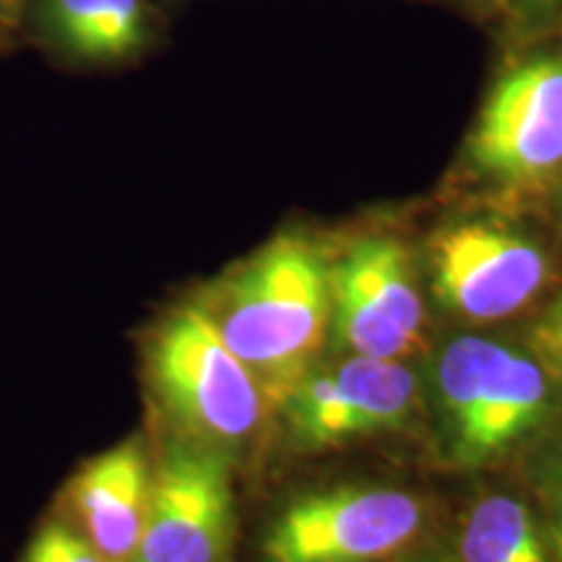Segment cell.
I'll use <instances>...</instances> for the list:
<instances>
[{"instance_id": "obj_1", "label": "cell", "mask_w": 562, "mask_h": 562, "mask_svg": "<svg viewBox=\"0 0 562 562\" xmlns=\"http://www.w3.org/2000/svg\"><path fill=\"white\" fill-rule=\"evenodd\" d=\"M195 300L266 402L284 404L331 326V266L318 245L281 235Z\"/></svg>"}, {"instance_id": "obj_2", "label": "cell", "mask_w": 562, "mask_h": 562, "mask_svg": "<svg viewBox=\"0 0 562 562\" xmlns=\"http://www.w3.org/2000/svg\"><path fill=\"white\" fill-rule=\"evenodd\" d=\"M146 385L170 435L232 461L261 430L266 396L199 300L175 305L144 341Z\"/></svg>"}, {"instance_id": "obj_3", "label": "cell", "mask_w": 562, "mask_h": 562, "mask_svg": "<svg viewBox=\"0 0 562 562\" xmlns=\"http://www.w3.org/2000/svg\"><path fill=\"white\" fill-rule=\"evenodd\" d=\"M435 391L451 459L484 467L531 435L550 414L552 389L542 364L505 344L461 336L435 362Z\"/></svg>"}, {"instance_id": "obj_4", "label": "cell", "mask_w": 562, "mask_h": 562, "mask_svg": "<svg viewBox=\"0 0 562 562\" xmlns=\"http://www.w3.org/2000/svg\"><path fill=\"white\" fill-rule=\"evenodd\" d=\"M425 508L391 487H336L300 497L261 542L263 562H385L417 537Z\"/></svg>"}, {"instance_id": "obj_5", "label": "cell", "mask_w": 562, "mask_h": 562, "mask_svg": "<svg viewBox=\"0 0 562 562\" xmlns=\"http://www.w3.org/2000/svg\"><path fill=\"white\" fill-rule=\"evenodd\" d=\"M229 459L182 438L165 440L151 472L138 542L144 562H232L235 497Z\"/></svg>"}, {"instance_id": "obj_6", "label": "cell", "mask_w": 562, "mask_h": 562, "mask_svg": "<svg viewBox=\"0 0 562 562\" xmlns=\"http://www.w3.org/2000/svg\"><path fill=\"white\" fill-rule=\"evenodd\" d=\"M469 159L503 186H537L562 170V53L505 70L469 138Z\"/></svg>"}, {"instance_id": "obj_7", "label": "cell", "mask_w": 562, "mask_h": 562, "mask_svg": "<svg viewBox=\"0 0 562 562\" xmlns=\"http://www.w3.org/2000/svg\"><path fill=\"white\" fill-rule=\"evenodd\" d=\"M422 318V297L402 245L357 243L331 269V326L351 355L402 360L417 349Z\"/></svg>"}, {"instance_id": "obj_8", "label": "cell", "mask_w": 562, "mask_h": 562, "mask_svg": "<svg viewBox=\"0 0 562 562\" xmlns=\"http://www.w3.org/2000/svg\"><path fill=\"white\" fill-rule=\"evenodd\" d=\"M544 279V252L495 224L461 222L432 243L435 294L467 318H508L529 305Z\"/></svg>"}, {"instance_id": "obj_9", "label": "cell", "mask_w": 562, "mask_h": 562, "mask_svg": "<svg viewBox=\"0 0 562 562\" xmlns=\"http://www.w3.org/2000/svg\"><path fill=\"white\" fill-rule=\"evenodd\" d=\"M414 398L417 378L406 364L351 355L339 368L307 372L284 406L294 440L326 448L402 427Z\"/></svg>"}, {"instance_id": "obj_10", "label": "cell", "mask_w": 562, "mask_h": 562, "mask_svg": "<svg viewBox=\"0 0 562 562\" xmlns=\"http://www.w3.org/2000/svg\"><path fill=\"white\" fill-rule=\"evenodd\" d=\"M151 472L154 459L146 442L121 440L76 469L53 513L83 533L104 560L128 562L138 554Z\"/></svg>"}, {"instance_id": "obj_11", "label": "cell", "mask_w": 562, "mask_h": 562, "mask_svg": "<svg viewBox=\"0 0 562 562\" xmlns=\"http://www.w3.org/2000/svg\"><path fill=\"white\" fill-rule=\"evenodd\" d=\"M154 0H26L19 40L63 68L125 66L151 47Z\"/></svg>"}, {"instance_id": "obj_12", "label": "cell", "mask_w": 562, "mask_h": 562, "mask_svg": "<svg viewBox=\"0 0 562 562\" xmlns=\"http://www.w3.org/2000/svg\"><path fill=\"white\" fill-rule=\"evenodd\" d=\"M461 562H552L550 542L529 505L487 495L474 505L459 537Z\"/></svg>"}, {"instance_id": "obj_13", "label": "cell", "mask_w": 562, "mask_h": 562, "mask_svg": "<svg viewBox=\"0 0 562 562\" xmlns=\"http://www.w3.org/2000/svg\"><path fill=\"white\" fill-rule=\"evenodd\" d=\"M19 562H110L91 547L83 533L50 510L32 531Z\"/></svg>"}, {"instance_id": "obj_14", "label": "cell", "mask_w": 562, "mask_h": 562, "mask_svg": "<svg viewBox=\"0 0 562 562\" xmlns=\"http://www.w3.org/2000/svg\"><path fill=\"white\" fill-rule=\"evenodd\" d=\"M539 495L547 510V542H550L552 562H562V446L542 463Z\"/></svg>"}, {"instance_id": "obj_15", "label": "cell", "mask_w": 562, "mask_h": 562, "mask_svg": "<svg viewBox=\"0 0 562 562\" xmlns=\"http://www.w3.org/2000/svg\"><path fill=\"white\" fill-rule=\"evenodd\" d=\"M533 336H537V344L544 349V355L562 364V294L552 302L550 311L544 313V318L539 321Z\"/></svg>"}, {"instance_id": "obj_16", "label": "cell", "mask_w": 562, "mask_h": 562, "mask_svg": "<svg viewBox=\"0 0 562 562\" xmlns=\"http://www.w3.org/2000/svg\"><path fill=\"white\" fill-rule=\"evenodd\" d=\"M26 0H0V40L5 47L16 45L21 32V13H24Z\"/></svg>"}, {"instance_id": "obj_17", "label": "cell", "mask_w": 562, "mask_h": 562, "mask_svg": "<svg viewBox=\"0 0 562 562\" xmlns=\"http://www.w3.org/2000/svg\"><path fill=\"white\" fill-rule=\"evenodd\" d=\"M497 11L505 13V16H531V13L547 11L550 5L558 3V0H490Z\"/></svg>"}, {"instance_id": "obj_18", "label": "cell", "mask_w": 562, "mask_h": 562, "mask_svg": "<svg viewBox=\"0 0 562 562\" xmlns=\"http://www.w3.org/2000/svg\"><path fill=\"white\" fill-rule=\"evenodd\" d=\"M3 50H9V47H5V45H3V40H0V53H3Z\"/></svg>"}, {"instance_id": "obj_19", "label": "cell", "mask_w": 562, "mask_h": 562, "mask_svg": "<svg viewBox=\"0 0 562 562\" xmlns=\"http://www.w3.org/2000/svg\"><path fill=\"white\" fill-rule=\"evenodd\" d=\"M128 562H144V560H138V558H133V560H128Z\"/></svg>"}]
</instances>
